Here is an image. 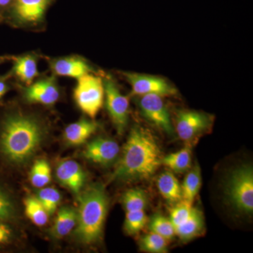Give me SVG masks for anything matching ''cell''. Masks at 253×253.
Here are the masks:
<instances>
[{
    "mask_svg": "<svg viewBox=\"0 0 253 253\" xmlns=\"http://www.w3.org/2000/svg\"><path fill=\"white\" fill-rule=\"evenodd\" d=\"M11 0H0V6H5L11 2Z\"/></svg>",
    "mask_w": 253,
    "mask_h": 253,
    "instance_id": "cell-33",
    "label": "cell"
},
{
    "mask_svg": "<svg viewBox=\"0 0 253 253\" xmlns=\"http://www.w3.org/2000/svg\"><path fill=\"white\" fill-rule=\"evenodd\" d=\"M162 158L159 145L152 133L143 126H134L112 179L124 181L149 179L161 166Z\"/></svg>",
    "mask_w": 253,
    "mask_h": 253,
    "instance_id": "cell-1",
    "label": "cell"
},
{
    "mask_svg": "<svg viewBox=\"0 0 253 253\" xmlns=\"http://www.w3.org/2000/svg\"><path fill=\"white\" fill-rule=\"evenodd\" d=\"M204 214L198 208H193L189 218L175 228V235L184 242L194 239L202 234L204 229Z\"/></svg>",
    "mask_w": 253,
    "mask_h": 253,
    "instance_id": "cell-16",
    "label": "cell"
},
{
    "mask_svg": "<svg viewBox=\"0 0 253 253\" xmlns=\"http://www.w3.org/2000/svg\"><path fill=\"white\" fill-rule=\"evenodd\" d=\"M151 232L156 233L166 240H171L175 236L174 226L170 219L161 214H156L151 217L149 222Z\"/></svg>",
    "mask_w": 253,
    "mask_h": 253,
    "instance_id": "cell-25",
    "label": "cell"
},
{
    "mask_svg": "<svg viewBox=\"0 0 253 253\" xmlns=\"http://www.w3.org/2000/svg\"><path fill=\"white\" fill-rule=\"evenodd\" d=\"M28 101L43 105H52L59 98V90L54 78H46L30 84L25 91Z\"/></svg>",
    "mask_w": 253,
    "mask_h": 253,
    "instance_id": "cell-11",
    "label": "cell"
},
{
    "mask_svg": "<svg viewBox=\"0 0 253 253\" xmlns=\"http://www.w3.org/2000/svg\"><path fill=\"white\" fill-rule=\"evenodd\" d=\"M157 185L163 197L170 204H177L182 200L181 186L172 172H163L158 177Z\"/></svg>",
    "mask_w": 253,
    "mask_h": 253,
    "instance_id": "cell-17",
    "label": "cell"
},
{
    "mask_svg": "<svg viewBox=\"0 0 253 253\" xmlns=\"http://www.w3.org/2000/svg\"><path fill=\"white\" fill-rule=\"evenodd\" d=\"M104 84L106 109L118 133L123 134L128 123L129 101L112 80L104 79Z\"/></svg>",
    "mask_w": 253,
    "mask_h": 253,
    "instance_id": "cell-6",
    "label": "cell"
},
{
    "mask_svg": "<svg viewBox=\"0 0 253 253\" xmlns=\"http://www.w3.org/2000/svg\"><path fill=\"white\" fill-rule=\"evenodd\" d=\"M49 0H16L15 11L21 21L35 23L41 21Z\"/></svg>",
    "mask_w": 253,
    "mask_h": 253,
    "instance_id": "cell-14",
    "label": "cell"
},
{
    "mask_svg": "<svg viewBox=\"0 0 253 253\" xmlns=\"http://www.w3.org/2000/svg\"><path fill=\"white\" fill-rule=\"evenodd\" d=\"M122 202L126 212L144 211L148 206V197L142 190L130 189L123 195Z\"/></svg>",
    "mask_w": 253,
    "mask_h": 253,
    "instance_id": "cell-23",
    "label": "cell"
},
{
    "mask_svg": "<svg viewBox=\"0 0 253 253\" xmlns=\"http://www.w3.org/2000/svg\"><path fill=\"white\" fill-rule=\"evenodd\" d=\"M140 249L143 251L151 253L168 252L167 240L156 233L143 236L140 240Z\"/></svg>",
    "mask_w": 253,
    "mask_h": 253,
    "instance_id": "cell-27",
    "label": "cell"
},
{
    "mask_svg": "<svg viewBox=\"0 0 253 253\" xmlns=\"http://www.w3.org/2000/svg\"><path fill=\"white\" fill-rule=\"evenodd\" d=\"M11 231L9 226L5 225L0 221V245L6 244L9 241Z\"/></svg>",
    "mask_w": 253,
    "mask_h": 253,
    "instance_id": "cell-31",
    "label": "cell"
},
{
    "mask_svg": "<svg viewBox=\"0 0 253 253\" xmlns=\"http://www.w3.org/2000/svg\"><path fill=\"white\" fill-rule=\"evenodd\" d=\"M78 212L70 207L59 210L53 226V234L56 238H63L73 231L77 224Z\"/></svg>",
    "mask_w": 253,
    "mask_h": 253,
    "instance_id": "cell-18",
    "label": "cell"
},
{
    "mask_svg": "<svg viewBox=\"0 0 253 253\" xmlns=\"http://www.w3.org/2000/svg\"><path fill=\"white\" fill-rule=\"evenodd\" d=\"M78 80L77 85L74 90L76 104L83 112L94 118L104 104V81L89 73Z\"/></svg>",
    "mask_w": 253,
    "mask_h": 253,
    "instance_id": "cell-5",
    "label": "cell"
},
{
    "mask_svg": "<svg viewBox=\"0 0 253 253\" xmlns=\"http://www.w3.org/2000/svg\"><path fill=\"white\" fill-rule=\"evenodd\" d=\"M6 91H7V84H6L4 81L0 78V99L2 98Z\"/></svg>",
    "mask_w": 253,
    "mask_h": 253,
    "instance_id": "cell-32",
    "label": "cell"
},
{
    "mask_svg": "<svg viewBox=\"0 0 253 253\" xmlns=\"http://www.w3.org/2000/svg\"><path fill=\"white\" fill-rule=\"evenodd\" d=\"M192 204L181 200L171 209L169 219L174 226V229L184 222L189 218L193 211ZM175 231V230H174Z\"/></svg>",
    "mask_w": 253,
    "mask_h": 253,
    "instance_id": "cell-29",
    "label": "cell"
},
{
    "mask_svg": "<svg viewBox=\"0 0 253 253\" xmlns=\"http://www.w3.org/2000/svg\"><path fill=\"white\" fill-rule=\"evenodd\" d=\"M51 69L57 76L73 78H81L91 72V68L85 61L78 57H65L51 63Z\"/></svg>",
    "mask_w": 253,
    "mask_h": 253,
    "instance_id": "cell-13",
    "label": "cell"
},
{
    "mask_svg": "<svg viewBox=\"0 0 253 253\" xmlns=\"http://www.w3.org/2000/svg\"><path fill=\"white\" fill-rule=\"evenodd\" d=\"M42 137V128L35 118L11 115L5 118L1 126V152L11 162L25 163L36 153Z\"/></svg>",
    "mask_w": 253,
    "mask_h": 253,
    "instance_id": "cell-2",
    "label": "cell"
},
{
    "mask_svg": "<svg viewBox=\"0 0 253 253\" xmlns=\"http://www.w3.org/2000/svg\"><path fill=\"white\" fill-rule=\"evenodd\" d=\"M108 211L104 188L95 184L82 194L76 235L83 244H91L101 237Z\"/></svg>",
    "mask_w": 253,
    "mask_h": 253,
    "instance_id": "cell-3",
    "label": "cell"
},
{
    "mask_svg": "<svg viewBox=\"0 0 253 253\" xmlns=\"http://www.w3.org/2000/svg\"><path fill=\"white\" fill-rule=\"evenodd\" d=\"M224 195L236 211L251 215L253 212V169L250 165L234 169L226 179Z\"/></svg>",
    "mask_w": 253,
    "mask_h": 253,
    "instance_id": "cell-4",
    "label": "cell"
},
{
    "mask_svg": "<svg viewBox=\"0 0 253 253\" xmlns=\"http://www.w3.org/2000/svg\"><path fill=\"white\" fill-rule=\"evenodd\" d=\"M119 153L117 142L112 139L98 138L86 145L83 156L97 164L109 166L117 159Z\"/></svg>",
    "mask_w": 253,
    "mask_h": 253,
    "instance_id": "cell-10",
    "label": "cell"
},
{
    "mask_svg": "<svg viewBox=\"0 0 253 253\" xmlns=\"http://www.w3.org/2000/svg\"><path fill=\"white\" fill-rule=\"evenodd\" d=\"M139 106L143 116L151 124L169 135L174 134L169 111L162 96L158 94L141 96Z\"/></svg>",
    "mask_w": 253,
    "mask_h": 253,
    "instance_id": "cell-7",
    "label": "cell"
},
{
    "mask_svg": "<svg viewBox=\"0 0 253 253\" xmlns=\"http://www.w3.org/2000/svg\"><path fill=\"white\" fill-rule=\"evenodd\" d=\"M147 220L144 211L126 212L124 223L125 231L129 235H136L144 227Z\"/></svg>",
    "mask_w": 253,
    "mask_h": 253,
    "instance_id": "cell-26",
    "label": "cell"
},
{
    "mask_svg": "<svg viewBox=\"0 0 253 253\" xmlns=\"http://www.w3.org/2000/svg\"><path fill=\"white\" fill-rule=\"evenodd\" d=\"M14 71L20 81L30 85L38 76L36 59L31 55L18 58L15 61Z\"/></svg>",
    "mask_w": 253,
    "mask_h": 253,
    "instance_id": "cell-19",
    "label": "cell"
},
{
    "mask_svg": "<svg viewBox=\"0 0 253 253\" xmlns=\"http://www.w3.org/2000/svg\"><path fill=\"white\" fill-rule=\"evenodd\" d=\"M38 199L49 214H51L56 211L61 201V194L54 188H44L38 193Z\"/></svg>",
    "mask_w": 253,
    "mask_h": 253,
    "instance_id": "cell-28",
    "label": "cell"
},
{
    "mask_svg": "<svg viewBox=\"0 0 253 253\" xmlns=\"http://www.w3.org/2000/svg\"><path fill=\"white\" fill-rule=\"evenodd\" d=\"M125 76L130 84L133 95L141 96L158 94L169 96L177 94L176 88L163 78L135 73H126Z\"/></svg>",
    "mask_w": 253,
    "mask_h": 253,
    "instance_id": "cell-8",
    "label": "cell"
},
{
    "mask_svg": "<svg viewBox=\"0 0 253 253\" xmlns=\"http://www.w3.org/2000/svg\"><path fill=\"white\" fill-rule=\"evenodd\" d=\"M26 215L37 226L45 225L50 214L38 198L29 197L25 201Z\"/></svg>",
    "mask_w": 253,
    "mask_h": 253,
    "instance_id": "cell-22",
    "label": "cell"
},
{
    "mask_svg": "<svg viewBox=\"0 0 253 253\" xmlns=\"http://www.w3.org/2000/svg\"><path fill=\"white\" fill-rule=\"evenodd\" d=\"M98 128L97 123L86 119L69 125L64 131L65 140L69 145L78 146L87 140Z\"/></svg>",
    "mask_w": 253,
    "mask_h": 253,
    "instance_id": "cell-15",
    "label": "cell"
},
{
    "mask_svg": "<svg viewBox=\"0 0 253 253\" xmlns=\"http://www.w3.org/2000/svg\"><path fill=\"white\" fill-rule=\"evenodd\" d=\"M201 186V172L199 165L190 169L186 174L183 183L182 200L189 204H193L195 198L199 194Z\"/></svg>",
    "mask_w": 253,
    "mask_h": 253,
    "instance_id": "cell-21",
    "label": "cell"
},
{
    "mask_svg": "<svg viewBox=\"0 0 253 253\" xmlns=\"http://www.w3.org/2000/svg\"><path fill=\"white\" fill-rule=\"evenodd\" d=\"M161 165L176 173L186 172L191 165V148L187 146L177 152L172 153L162 158Z\"/></svg>",
    "mask_w": 253,
    "mask_h": 253,
    "instance_id": "cell-20",
    "label": "cell"
},
{
    "mask_svg": "<svg viewBox=\"0 0 253 253\" xmlns=\"http://www.w3.org/2000/svg\"><path fill=\"white\" fill-rule=\"evenodd\" d=\"M56 176L63 186L76 195L80 194L85 180V174L83 168L72 160L60 163L56 168Z\"/></svg>",
    "mask_w": 253,
    "mask_h": 253,
    "instance_id": "cell-12",
    "label": "cell"
},
{
    "mask_svg": "<svg viewBox=\"0 0 253 253\" xmlns=\"http://www.w3.org/2000/svg\"><path fill=\"white\" fill-rule=\"evenodd\" d=\"M14 214V208L9 197L0 188V221L8 220Z\"/></svg>",
    "mask_w": 253,
    "mask_h": 253,
    "instance_id": "cell-30",
    "label": "cell"
},
{
    "mask_svg": "<svg viewBox=\"0 0 253 253\" xmlns=\"http://www.w3.org/2000/svg\"><path fill=\"white\" fill-rule=\"evenodd\" d=\"M51 168L45 160L37 161L32 168L31 181L32 184L37 188H43L51 181Z\"/></svg>",
    "mask_w": 253,
    "mask_h": 253,
    "instance_id": "cell-24",
    "label": "cell"
},
{
    "mask_svg": "<svg viewBox=\"0 0 253 253\" xmlns=\"http://www.w3.org/2000/svg\"><path fill=\"white\" fill-rule=\"evenodd\" d=\"M211 124V116L199 111H181L176 116V131L183 141L192 140L207 131Z\"/></svg>",
    "mask_w": 253,
    "mask_h": 253,
    "instance_id": "cell-9",
    "label": "cell"
}]
</instances>
